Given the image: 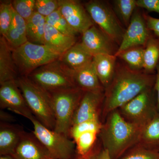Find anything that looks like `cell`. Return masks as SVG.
I'll list each match as a JSON object with an SVG mask.
<instances>
[{"label":"cell","instance_id":"obj_1","mask_svg":"<svg viewBox=\"0 0 159 159\" xmlns=\"http://www.w3.org/2000/svg\"><path fill=\"white\" fill-rule=\"evenodd\" d=\"M155 74L134 70L127 65L117 64L111 82L104 90L101 119L103 122L110 113L118 109L139 94L154 87Z\"/></svg>","mask_w":159,"mask_h":159},{"label":"cell","instance_id":"obj_2","mask_svg":"<svg viewBox=\"0 0 159 159\" xmlns=\"http://www.w3.org/2000/svg\"><path fill=\"white\" fill-rule=\"evenodd\" d=\"M142 126L129 122L118 109L111 112L102 122L99 136L102 148L111 159H119L139 142Z\"/></svg>","mask_w":159,"mask_h":159},{"label":"cell","instance_id":"obj_3","mask_svg":"<svg viewBox=\"0 0 159 159\" xmlns=\"http://www.w3.org/2000/svg\"><path fill=\"white\" fill-rule=\"evenodd\" d=\"M16 81L33 116L47 128L54 130L55 119L48 92L41 89L27 77L19 76Z\"/></svg>","mask_w":159,"mask_h":159},{"label":"cell","instance_id":"obj_4","mask_svg":"<svg viewBox=\"0 0 159 159\" xmlns=\"http://www.w3.org/2000/svg\"><path fill=\"white\" fill-rule=\"evenodd\" d=\"M84 93L78 88L49 93L55 119V132L69 137L74 113Z\"/></svg>","mask_w":159,"mask_h":159},{"label":"cell","instance_id":"obj_5","mask_svg":"<svg viewBox=\"0 0 159 159\" xmlns=\"http://www.w3.org/2000/svg\"><path fill=\"white\" fill-rule=\"evenodd\" d=\"M73 74L74 71L58 59L40 67L27 77L41 89L50 93L77 88Z\"/></svg>","mask_w":159,"mask_h":159},{"label":"cell","instance_id":"obj_6","mask_svg":"<svg viewBox=\"0 0 159 159\" xmlns=\"http://www.w3.org/2000/svg\"><path fill=\"white\" fill-rule=\"evenodd\" d=\"M12 50L18 73L25 77L40 67L59 59L61 55L45 45L29 41Z\"/></svg>","mask_w":159,"mask_h":159},{"label":"cell","instance_id":"obj_7","mask_svg":"<svg viewBox=\"0 0 159 159\" xmlns=\"http://www.w3.org/2000/svg\"><path fill=\"white\" fill-rule=\"evenodd\" d=\"M29 119L33 124V134L54 159H72L75 157L76 145L72 139L47 128L34 116Z\"/></svg>","mask_w":159,"mask_h":159},{"label":"cell","instance_id":"obj_8","mask_svg":"<svg viewBox=\"0 0 159 159\" xmlns=\"http://www.w3.org/2000/svg\"><path fill=\"white\" fill-rule=\"evenodd\" d=\"M118 110L126 121L143 127L158 112L154 88L143 91Z\"/></svg>","mask_w":159,"mask_h":159},{"label":"cell","instance_id":"obj_9","mask_svg":"<svg viewBox=\"0 0 159 159\" xmlns=\"http://www.w3.org/2000/svg\"><path fill=\"white\" fill-rule=\"evenodd\" d=\"M84 6L94 23L119 45L125 30L114 10L105 2L97 0L89 1Z\"/></svg>","mask_w":159,"mask_h":159},{"label":"cell","instance_id":"obj_10","mask_svg":"<svg viewBox=\"0 0 159 159\" xmlns=\"http://www.w3.org/2000/svg\"><path fill=\"white\" fill-rule=\"evenodd\" d=\"M151 32L147 27L144 14L136 9L115 55L132 47H145L152 34Z\"/></svg>","mask_w":159,"mask_h":159},{"label":"cell","instance_id":"obj_11","mask_svg":"<svg viewBox=\"0 0 159 159\" xmlns=\"http://www.w3.org/2000/svg\"><path fill=\"white\" fill-rule=\"evenodd\" d=\"M0 108L8 109L29 119L33 114L30 110L16 80L1 84Z\"/></svg>","mask_w":159,"mask_h":159},{"label":"cell","instance_id":"obj_12","mask_svg":"<svg viewBox=\"0 0 159 159\" xmlns=\"http://www.w3.org/2000/svg\"><path fill=\"white\" fill-rule=\"evenodd\" d=\"M59 10L69 25L82 34L94 25L84 6L77 0H58Z\"/></svg>","mask_w":159,"mask_h":159},{"label":"cell","instance_id":"obj_13","mask_svg":"<svg viewBox=\"0 0 159 159\" xmlns=\"http://www.w3.org/2000/svg\"><path fill=\"white\" fill-rule=\"evenodd\" d=\"M104 99V92H84L74 113L72 126L85 121L101 119Z\"/></svg>","mask_w":159,"mask_h":159},{"label":"cell","instance_id":"obj_14","mask_svg":"<svg viewBox=\"0 0 159 159\" xmlns=\"http://www.w3.org/2000/svg\"><path fill=\"white\" fill-rule=\"evenodd\" d=\"M80 43L93 56L100 54L115 55L117 52L116 43L94 25L82 33Z\"/></svg>","mask_w":159,"mask_h":159},{"label":"cell","instance_id":"obj_15","mask_svg":"<svg viewBox=\"0 0 159 159\" xmlns=\"http://www.w3.org/2000/svg\"><path fill=\"white\" fill-rule=\"evenodd\" d=\"M11 156L16 159H55L34 134L25 131Z\"/></svg>","mask_w":159,"mask_h":159},{"label":"cell","instance_id":"obj_16","mask_svg":"<svg viewBox=\"0 0 159 159\" xmlns=\"http://www.w3.org/2000/svg\"><path fill=\"white\" fill-rule=\"evenodd\" d=\"M73 78L76 87L84 92H104L93 61L85 66L74 71Z\"/></svg>","mask_w":159,"mask_h":159},{"label":"cell","instance_id":"obj_17","mask_svg":"<svg viewBox=\"0 0 159 159\" xmlns=\"http://www.w3.org/2000/svg\"><path fill=\"white\" fill-rule=\"evenodd\" d=\"M18 74L15 64L12 48L3 36L0 37V84L16 80Z\"/></svg>","mask_w":159,"mask_h":159},{"label":"cell","instance_id":"obj_18","mask_svg":"<svg viewBox=\"0 0 159 159\" xmlns=\"http://www.w3.org/2000/svg\"><path fill=\"white\" fill-rule=\"evenodd\" d=\"M77 43V38L59 32L46 22L43 44L52 50L62 54Z\"/></svg>","mask_w":159,"mask_h":159},{"label":"cell","instance_id":"obj_19","mask_svg":"<svg viewBox=\"0 0 159 159\" xmlns=\"http://www.w3.org/2000/svg\"><path fill=\"white\" fill-rule=\"evenodd\" d=\"M117 58L115 55L108 54H97L93 57L95 70L104 90L111 82L115 75Z\"/></svg>","mask_w":159,"mask_h":159},{"label":"cell","instance_id":"obj_20","mask_svg":"<svg viewBox=\"0 0 159 159\" xmlns=\"http://www.w3.org/2000/svg\"><path fill=\"white\" fill-rule=\"evenodd\" d=\"M93 57L80 42L76 43L61 54L59 59L68 68L75 71L90 63Z\"/></svg>","mask_w":159,"mask_h":159},{"label":"cell","instance_id":"obj_21","mask_svg":"<svg viewBox=\"0 0 159 159\" xmlns=\"http://www.w3.org/2000/svg\"><path fill=\"white\" fill-rule=\"evenodd\" d=\"M24 131L12 123H0V156L12 154Z\"/></svg>","mask_w":159,"mask_h":159},{"label":"cell","instance_id":"obj_22","mask_svg":"<svg viewBox=\"0 0 159 159\" xmlns=\"http://www.w3.org/2000/svg\"><path fill=\"white\" fill-rule=\"evenodd\" d=\"M138 145L159 152V112L142 127Z\"/></svg>","mask_w":159,"mask_h":159},{"label":"cell","instance_id":"obj_23","mask_svg":"<svg viewBox=\"0 0 159 159\" xmlns=\"http://www.w3.org/2000/svg\"><path fill=\"white\" fill-rule=\"evenodd\" d=\"M4 37L12 49L17 48L28 41L26 21L19 15L13 8L11 25Z\"/></svg>","mask_w":159,"mask_h":159},{"label":"cell","instance_id":"obj_24","mask_svg":"<svg viewBox=\"0 0 159 159\" xmlns=\"http://www.w3.org/2000/svg\"><path fill=\"white\" fill-rule=\"evenodd\" d=\"M159 62V37L152 34L145 47L144 71L147 74H154Z\"/></svg>","mask_w":159,"mask_h":159},{"label":"cell","instance_id":"obj_25","mask_svg":"<svg viewBox=\"0 0 159 159\" xmlns=\"http://www.w3.org/2000/svg\"><path fill=\"white\" fill-rule=\"evenodd\" d=\"M46 24L45 18L34 12L33 15L26 21L28 41L38 44H43Z\"/></svg>","mask_w":159,"mask_h":159},{"label":"cell","instance_id":"obj_26","mask_svg":"<svg viewBox=\"0 0 159 159\" xmlns=\"http://www.w3.org/2000/svg\"><path fill=\"white\" fill-rule=\"evenodd\" d=\"M145 47H132L122 51L117 55L125 61L127 66L134 70L141 71L144 66V52Z\"/></svg>","mask_w":159,"mask_h":159},{"label":"cell","instance_id":"obj_27","mask_svg":"<svg viewBox=\"0 0 159 159\" xmlns=\"http://www.w3.org/2000/svg\"><path fill=\"white\" fill-rule=\"evenodd\" d=\"M114 11L120 21L127 28L131 19L136 9V0H115L113 1Z\"/></svg>","mask_w":159,"mask_h":159},{"label":"cell","instance_id":"obj_28","mask_svg":"<svg viewBox=\"0 0 159 159\" xmlns=\"http://www.w3.org/2000/svg\"><path fill=\"white\" fill-rule=\"evenodd\" d=\"M99 134V132L96 131H88L81 134L74 140L77 154L83 156L89 153L96 145Z\"/></svg>","mask_w":159,"mask_h":159},{"label":"cell","instance_id":"obj_29","mask_svg":"<svg viewBox=\"0 0 159 159\" xmlns=\"http://www.w3.org/2000/svg\"><path fill=\"white\" fill-rule=\"evenodd\" d=\"M45 19L46 22L62 34L74 37H76L79 34L71 27L58 10L54 11Z\"/></svg>","mask_w":159,"mask_h":159},{"label":"cell","instance_id":"obj_30","mask_svg":"<svg viewBox=\"0 0 159 159\" xmlns=\"http://www.w3.org/2000/svg\"><path fill=\"white\" fill-rule=\"evenodd\" d=\"M102 124L101 119H97L73 125L70 129L69 137L74 141L81 134L88 131H96L99 133Z\"/></svg>","mask_w":159,"mask_h":159},{"label":"cell","instance_id":"obj_31","mask_svg":"<svg viewBox=\"0 0 159 159\" xmlns=\"http://www.w3.org/2000/svg\"><path fill=\"white\" fill-rule=\"evenodd\" d=\"M13 7L11 2H2L0 4V33L5 36L8 32L12 17Z\"/></svg>","mask_w":159,"mask_h":159},{"label":"cell","instance_id":"obj_32","mask_svg":"<svg viewBox=\"0 0 159 159\" xmlns=\"http://www.w3.org/2000/svg\"><path fill=\"white\" fill-rule=\"evenodd\" d=\"M119 159H159V152L148 150L137 144Z\"/></svg>","mask_w":159,"mask_h":159},{"label":"cell","instance_id":"obj_33","mask_svg":"<svg viewBox=\"0 0 159 159\" xmlns=\"http://www.w3.org/2000/svg\"><path fill=\"white\" fill-rule=\"evenodd\" d=\"M35 1L14 0L11 2V4L16 13L27 21L34 13Z\"/></svg>","mask_w":159,"mask_h":159},{"label":"cell","instance_id":"obj_34","mask_svg":"<svg viewBox=\"0 0 159 159\" xmlns=\"http://www.w3.org/2000/svg\"><path fill=\"white\" fill-rule=\"evenodd\" d=\"M59 8L58 0H36L34 12L46 18Z\"/></svg>","mask_w":159,"mask_h":159},{"label":"cell","instance_id":"obj_35","mask_svg":"<svg viewBox=\"0 0 159 159\" xmlns=\"http://www.w3.org/2000/svg\"><path fill=\"white\" fill-rule=\"evenodd\" d=\"M137 7L159 14V0H137Z\"/></svg>","mask_w":159,"mask_h":159},{"label":"cell","instance_id":"obj_36","mask_svg":"<svg viewBox=\"0 0 159 159\" xmlns=\"http://www.w3.org/2000/svg\"><path fill=\"white\" fill-rule=\"evenodd\" d=\"M144 16L148 29L155 35L159 37V19L146 14L144 15Z\"/></svg>","mask_w":159,"mask_h":159},{"label":"cell","instance_id":"obj_37","mask_svg":"<svg viewBox=\"0 0 159 159\" xmlns=\"http://www.w3.org/2000/svg\"><path fill=\"white\" fill-rule=\"evenodd\" d=\"M0 120L1 122L11 123L14 122L15 118L10 114L5 111L4 110L0 111Z\"/></svg>","mask_w":159,"mask_h":159},{"label":"cell","instance_id":"obj_38","mask_svg":"<svg viewBox=\"0 0 159 159\" xmlns=\"http://www.w3.org/2000/svg\"><path fill=\"white\" fill-rule=\"evenodd\" d=\"M157 73L156 74V80L154 88L157 96V108L159 112V62L156 68Z\"/></svg>","mask_w":159,"mask_h":159},{"label":"cell","instance_id":"obj_39","mask_svg":"<svg viewBox=\"0 0 159 159\" xmlns=\"http://www.w3.org/2000/svg\"><path fill=\"white\" fill-rule=\"evenodd\" d=\"M97 159H111V158L108 152L102 148L99 154Z\"/></svg>","mask_w":159,"mask_h":159},{"label":"cell","instance_id":"obj_40","mask_svg":"<svg viewBox=\"0 0 159 159\" xmlns=\"http://www.w3.org/2000/svg\"><path fill=\"white\" fill-rule=\"evenodd\" d=\"M0 159H16L11 155L0 156Z\"/></svg>","mask_w":159,"mask_h":159}]
</instances>
